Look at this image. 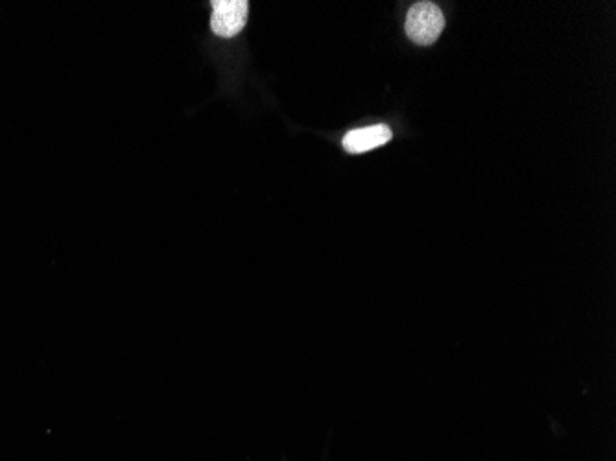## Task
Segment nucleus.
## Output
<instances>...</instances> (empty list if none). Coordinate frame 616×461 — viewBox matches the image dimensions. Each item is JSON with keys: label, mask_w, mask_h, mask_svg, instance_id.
I'll return each mask as SVG.
<instances>
[{"label": "nucleus", "mask_w": 616, "mask_h": 461, "mask_svg": "<svg viewBox=\"0 0 616 461\" xmlns=\"http://www.w3.org/2000/svg\"><path fill=\"white\" fill-rule=\"evenodd\" d=\"M391 141V130L384 124L349 131L344 137V150L347 154H366Z\"/></svg>", "instance_id": "3"}, {"label": "nucleus", "mask_w": 616, "mask_h": 461, "mask_svg": "<svg viewBox=\"0 0 616 461\" xmlns=\"http://www.w3.org/2000/svg\"><path fill=\"white\" fill-rule=\"evenodd\" d=\"M211 6V28L216 36L235 37L244 30L249 12L246 0H213Z\"/></svg>", "instance_id": "2"}, {"label": "nucleus", "mask_w": 616, "mask_h": 461, "mask_svg": "<svg viewBox=\"0 0 616 461\" xmlns=\"http://www.w3.org/2000/svg\"><path fill=\"white\" fill-rule=\"evenodd\" d=\"M406 36L415 45L428 47L438 41L443 28H445V17L434 2H417L406 15Z\"/></svg>", "instance_id": "1"}]
</instances>
